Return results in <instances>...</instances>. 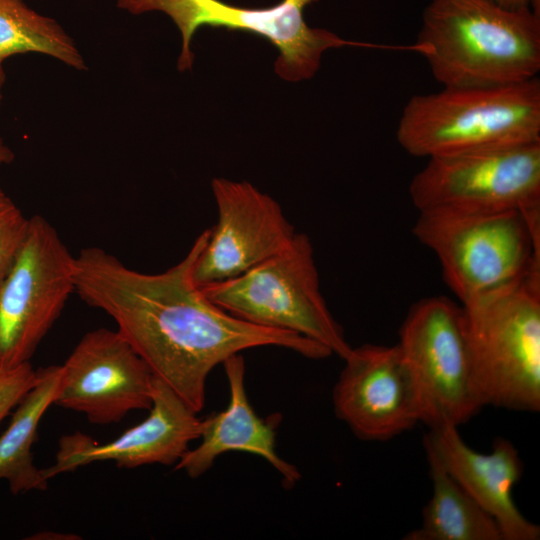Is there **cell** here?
<instances>
[{
	"instance_id": "1",
	"label": "cell",
	"mask_w": 540,
	"mask_h": 540,
	"mask_svg": "<svg viewBox=\"0 0 540 540\" xmlns=\"http://www.w3.org/2000/svg\"><path fill=\"white\" fill-rule=\"evenodd\" d=\"M209 233L201 232L183 259L157 274L130 269L96 246L83 248L73 261L75 292L108 314L153 375L197 413L210 372L232 355L261 346L314 360L333 355L302 335L249 323L213 303L193 276Z\"/></svg>"
},
{
	"instance_id": "2",
	"label": "cell",
	"mask_w": 540,
	"mask_h": 540,
	"mask_svg": "<svg viewBox=\"0 0 540 540\" xmlns=\"http://www.w3.org/2000/svg\"><path fill=\"white\" fill-rule=\"evenodd\" d=\"M414 45L443 87L519 83L540 71V15L493 0H431Z\"/></svg>"
},
{
	"instance_id": "3",
	"label": "cell",
	"mask_w": 540,
	"mask_h": 540,
	"mask_svg": "<svg viewBox=\"0 0 540 540\" xmlns=\"http://www.w3.org/2000/svg\"><path fill=\"white\" fill-rule=\"evenodd\" d=\"M396 137L407 153L427 159L540 142V81L414 95Z\"/></svg>"
},
{
	"instance_id": "4",
	"label": "cell",
	"mask_w": 540,
	"mask_h": 540,
	"mask_svg": "<svg viewBox=\"0 0 540 540\" xmlns=\"http://www.w3.org/2000/svg\"><path fill=\"white\" fill-rule=\"evenodd\" d=\"M412 232L462 306L540 270V210L419 212Z\"/></svg>"
},
{
	"instance_id": "5",
	"label": "cell",
	"mask_w": 540,
	"mask_h": 540,
	"mask_svg": "<svg viewBox=\"0 0 540 540\" xmlns=\"http://www.w3.org/2000/svg\"><path fill=\"white\" fill-rule=\"evenodd\" d=\"M462 308L482 407L539 411L540 270Z\"/></svg>"
},
{
	"instance_id": "6",
	"label": "cell",
	"mask_w": 540,
	"mask_h": 540,
	"mask_svg": "<svg viewBox=\"0 0 540 540\" xmlns=\"http://www.w3.org/2000/svg\"><path fill=\"white\" fill-rule=\"evenodd\" d=\"M201 288L213 303L249 323L297 333L343 360L353 348L322 295L313 245L304 233L243 274Z\"/></svg>"
},
{
	"instance_id": "7",
	"label": "cell",
	"mask_w": 540,
	"mask_h": 540,
	"mask_svg": "<svg viewBox=\"0 0 540 540\" xmlns=\"http://www.w3.org/2000/svg\"><path fill=\"white\" fill-rule=\"evenodd\" d=\"M396 347L415 383L421 422L429 429L458 428L483 408L461 305L442 296L414 303L400 326Z\"/></svg>"
},
{
	"instance_id": "8",
	"label": "cell",
	"mask_w": 540,
	"mask_h": 540,
	"mask_svg": "<svg viewBox=\"0 0 540 540\" xmlns=\"http://www.w3.org/2000/svg\"><path fill=\"white\" fill-rule=\"evenodd\" d=\"M316 1L282 0L267 8L240 7L221 0H116V4L132 14L160 11L171 18L182 37L178 58L180 71L192 68V38L201 26L207 25L265 38L279 52L276 74L287 81H300L314 76L323 53L330 48L375 47L344 40L325 29L309 27L304 10Z\"/></svg>"
},
{
	"instance_id": "9",
	"label": "cell",
	"mask_w": 540,
	"mask_h": 540,
	"mask_svg": "<svg viewBox=\"0 0 540 540\" xmlns=\"http://www.w3.org/2000/svg\"><path fill=\"white\" fill-rule=\"evenodd\" d=\"M409 195L418 212L540 210V142L429 158Z\"/></svg>"
},
{
	"instance_id": "10",
	"label": "cell",
	"mask_w": 540,
	"mask_h": 540,
	"mask_svg": "<svg viewBox=\"0 0 540 540\" xmlns=\"http://www.w3.org/2000/svg\"><path fill=\"white\" fill-rule=\"evenodd\" d=\"M73 261L52 224L41 215L30 217L0 284V371L30 362L75 292Z\"/></svg>"
},
{
	"instance_id": "11",
	"label": "cell",
	"mask_w": 540,
	"mask_h": 540,
	"mask_svg": "<svg viewBox=\"0 0 540 540\" xmlns=\"http://www.w3.org/2000/svg\"><path fill=\"white\" fill-rule=\"evenodd\" d=\"M155 376L116 330L87 332L63 365L54 404L82 413L95 425L120 422L149 410Z\"/></svg>"
},
{
	"instance_id": "12",
	"label": "cell",
	"mask_w": 540,
	"mask_h": 540,
	"mask_svg": "<svg viewBox=\"0 0 540 540\" xmlns=\"http://www.w3.org/2000/svg\"><path fill=\"white\" fill-rule=\"evenodd\" d=\"M218 220L198 255L200 287L239 276L285 249L296 235L279 203L246 181L212 180Z\"/></svg>"
},
{
	"instance_id": "13",
	"label": "cell",
	"mask_w": 540,
	"mask_h": 540,
	"mask_svg": "<svg viewBox=\"0 0 540 540\" xmlns=\"http://www.w3.org/2000/svg\"><path fill=\"white\" fill-rule=\"evenodd\" d=\"M344 362L333 409L357 438L387 441L421 422L416 386L396 345L363 344Z\"/></svg>"
},
{
	"instance_id": "14",
	"label": "cell",
	"mask_w": 540,
	"mask_h": 540,
	"mask_svg": "<svg viewBox=\"0 0 540 540\" xmlns=\"http://www.w3.org/2000/svg\"><path fill=\"white\" fill-rule=\"evenodd\" d=\"M168 385L154 378L149 415L117 438L100 443L82 432L59 440L54 463L41 469L46 480L95 462L113 461L121 468L175 465L199 439L202 419Z\"/></svg>"
},
{
	"instance_id": "15",
	"label": "cell",
	"mask_w": 540,
	"mask_h": 540,
	"mask_svg": "<svg viewBox=\"0 0 540 540\" xmlns=\"http://www.w3.org/2000/svg\"><path fill=\"white\" fill-rule=\"evenodd\" d=\"M425 450L497 522L503 540H538L540 528L529 521L513 499L523 462L512 442L496 438L490 453L477 452L461 438L458 428L429 429Z\"/></svg>"
},
{
	"instance_id": "16",
	"label": "cell",
	"mask_w": 540,
	"mask_h": 540,
	"mask_svg": "<svg viewBox=\"0 0 540 540\" xmlns=\"http://www.w3.org/2000/svg\"><path fill=\"white\" fill-rule=\"evenodd\" d=\"M229 384V402L225 410L215 412L201 423L200 444L188 451L174 465L190 478L205 474L222 454L241 451L265 459L283 478L286 487L300 480L297 467L276 452V426L278 421L260 418L248 399L245 389V362L238 353L223 363Z\"/></svg>"
},
{
	"instance_id": "17",
	"label": "cell",
	"mask_w": 540,
	"mask_h": 540,
	"mask_svg": "<svg viewBox=\"0 0 540 540\" xmlns=\"http://www.w3.org/2000/svg\"><path fill=\"white\" fill-rule=\"evenodd\" d=\"M60 377L61 365L36 370L33 386L16 405L9 425L0 434V480L8 482L13 494L47 489L48 480L34 465L31 448L42 417L54 404Z\"/></svg>"
},
{
	"instance_id": "18",
	"label": "cell",
	"mask_w": 540,
	"mask_h": 540,
	"mask_svg": "<svg viewBox=\"0 0 540 540\" xmlns=\"http://www.w3.org/2000/svg\"><path fill=\"white\" fill-rule=\"evenodd\" d=\"M432 495L422 511L421 525L405 540H503L494 520L425 450Z\"/></svg>"
},
{
	"instance_id": "19",
	"label": "cell",
	"mask_w": 540,
	"mask_h": 540,
	"mask_svg": "<svg viewBox=\"0 0 540 540\" xmlns=\"http://www.w3.org/2000/svg\"><path fill=\"white\" fill-rule=\"evenodd\" d=\"M39 53L76 70L86 69L73 39L54 19L24 0H0V62L18 54Z\"/></svg>"
},
{
	"instance_id": "20",
	"label": "cell",
	"mask_w": 540,
	"mask_h": 540,
	"mask_svg": "<svg viewBox=\"0 0 540 540\" xmlns=\"http://www.w3.org/2000/svg\"><path fill=\"white\" fill-rule=\"evenodd\" d=\"M30 217L0 187V284L10 270L29 228Z\"/></svg>"
},
{
	"instance_id": "21",
	"label": "cell",
	"mask_w": 540,
	"mask_h": 540,
	"mask_svg": "<svg viewBox=\"0 0 540 540\" xmlns=\"http://www.w3.org/2000/svg\"><path fill=\"white\" fill-rule=\"evenodd\" d=\"M36 370L30 362L0 371V422L33 386Z\"/></svg>"
},
{
	"instance_id": "22",
	"label": "cell",
	"mask_w": 540,
	"mask_h": 540,
	"mask_svg": "<svg viewBox=\"0 0 540 540\" xmlns=\"http://www.w3.org/2000/svg\"><path fill=\"white\" fill-rule=\"evenodd\" d=\"M499 6L516 10L522 8H531L535 13L540 15V0H493Z\"/></svg>"
},
{
	"instance_id": "23",
	"label": "cell",
	"mask_w": 540,
	"mask_h": 540,
	"mask_svg": "<svg viewBox=\"0 0 540 540\" xmlns=\"http://www.w3.org/2000/svg\"><path fill=\"white\" fill-rule=\"evenodd\" d=\"M14 159V153L11 148L0 137V167L11 163Z\"/></svg>"
},
{
	"instance_id": "24",
	"label": "cell",
	"mask_w": 540,
	"mask_h": 540,
	"mask_svg": "<svg viewBox=\"0 0 540 540\" xmlns=\"http://www.w3.org/2000/svg\"><path fill=\"white\" fill-rule=\"evenodd\" d=\"M5 81H6L5 69H4L3 63L0 62V103L2 101L3 88L5 85Z\"/></svg>"
}]
</instances>
